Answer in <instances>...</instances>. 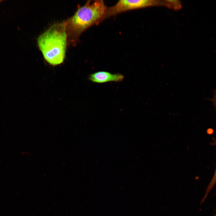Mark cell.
Masks as SVG:
<instances>
[{
    "label": "cell",
    "mask_w": 216,
    "mask_h": 216,
    "mask_svg": "<svg viewBox=\"0 0 216 216\" xmlns=\"http://www.w3.org/2000/svg\"><path fill=\"white\" fill-rule=\"evenodd\" d=\"M160 2L151 0H121L113 6L107 8L100 23L110 17L122 13L146 7L159 5Z\"/></svg>",
    "instance_id": "cell-3"
},
{
    "label": "cell",
    "mask_w": 216,
    "mask_h": 216,
    "mask_svg": "<svg viewBox=\"0 0 216 216\" xmlns=\"http://www.w3.org/2000/svg\"><path fill=\"white\" fill-rule=\"evenodd\" d=\"M107 7L103 0H88L79 7L74 15L63 22L68 41L74 45L81 34L88 28L100 23Z\"/></svg>",
    "instance_id": "cell-1"
},
{
    "label": "cell",
    "mask_w": 216,
    "mask_h": 216,
    "mask_svg": "<svg viewBox=\"0 0 216 216\" xmlns=\"http://www.w3.org/2000/svg\"><path fill=\"white\" fill-rule=\"evenodd\" d=\"M213 101V103L216 108V91L214 93Z\"/></svg>",
    "instance_id": "cell-7"
},
{
    "label": "cell",
    "mask_w": 216,
    "mask_h": 216,
    "mask_svg": "<svg viewBox=\"0 0 216 216\" xmlns=\"http://www.w3.org/2000/svg\"><path fill=\"white\" fill-rule=\"evenodd\" d=\"M124 78V76L121 74H113L105 71L96 72L89 75L88 79L92 82L102 83L110 82H120Z\"/></svg>",
    "instance_id": "cell-4"
},
{
    "label": "cell",
    "mask_w": 216,
    "mask_h": 216,
    "mask_svg": "<svg viewBox=\"0 0 216 216\" xmlns=\"http://www.w3.org/2000/svg\"><path fill=\"white\" fill-rule=\"evenodd\" d=\"M215 144L216 145V140L215 141ZM216 183V168L215 170L214 174L211 180V182L209 184L207 188L206 189V193L205 195L204 196L203 199L201 201V203H202L206 199V198L209 192L212 189L213 187L214 186L215 183Z\"/></svg>",
    "instance_id": "cell-5"
},
{
    "label": "cell",
    "mask_w": 216,
    "mask_h": 216,
    "mask_svg": "<svg viewBox=\"0 0 216 216\" xmlns=\"http://www.w3.org/2000/svg\"><path fill=\"white\" fill-rule=\"evenodd\" d=\"M2 1H3V0H0V3L1 2H2Z\"/></svg>",
    "instance_id": "cell-8"
},
{
    "label": "cell",
    "mask_w": 216,
    "mask_h": 216,
    "mask_svg": "<svg viewBox=\"0 0 216 216\" xmlns=\"http://www.w3.org/2000/svg\"><path fill=\"white\" fill-rule=\"evenodd\" d=\"M169 4V6L174 8L175 9L180 8L181 4L178 0H166Z\"/></svg>",
    "instance_id": "cell-6"
},
{
    "label": "cell",
    "mask_w": 216,
    "mask_h": 216,
    "mask_svg": "<svg viewBox=\"0 0 216 216\" xmlns=\"http://www.w3.org/2000/svg\"><path fill=\"white\" fill-rule=\"evenodd\" d=\"M67 36L63 22L52 25L37 39L38 46L44 58L53 66L62 63L65 57Z\"/></svg>",
    "instance_id": "cell-2"
},
{
    "label": "cell",
    "mask_w": 216,
    "mask_h": 216,
    "mask_svg": "<svg viewBox=\"0 0 216 216\" xmlns=\"http://www.w3.org/2000/svg\"><path fill=\"white\" fill-rule=\"evenodd\" d=\"M215 216H216V214L215 215Z\"/></svg>",
    "instance_id": "cell-9"
}]
</instances>
